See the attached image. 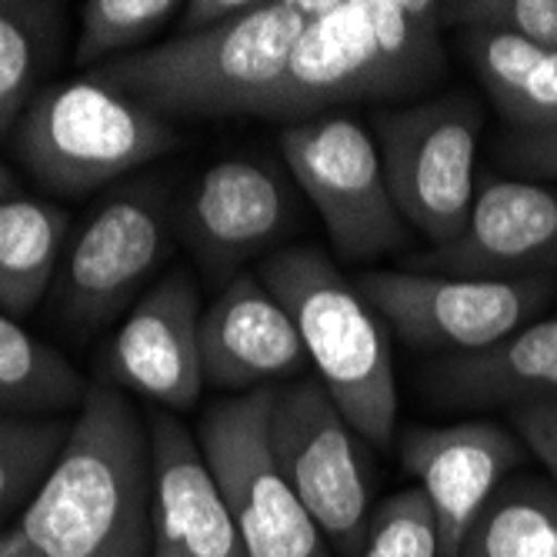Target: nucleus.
Returning <instances> with one entry per match:
<instances>
[{
  "mask_svg": "<svg viewBox=\"0 0 557 557\" xmlns=\"http://www.w3.org/2000/svg\"><path fill=\"white\" fill-rule=\"evenodd\" d=\"M511 424L521 444L547 468L557 487V400H528L511 408Z\"/></svg>",
  "mask_w": 557,
  "mask_h": 557,
  "instance_id": "29",
  "label": "nucleus"
},
{
  "mask_svg": "<svg viewBox=\"0 0 557 557\" xmlns=\"http://www.w3.org/2000/svg\"><path fill=\"white\" fill-rule=\"evenodd\" d=\"M171 194L140 177L100 200L71 240L54 281L61 318L77 331L111 324L154 271L171 244Z\"/></svg>",
  "mask_w": 557,
  "mask_h": 557,
  "instance_id": "11",
  "label": "nucleus"
},
{
  "mask_svg": "<svg viewBox=\"0 0 557 557\" xmlns=\"http://www.w3.org/2000/svg\"><path fill=\"white\" fill-rule=\"evenodd\" d=\"M461 557H557V487L518 474L504 481L471 524Z\"/></svg>",
  "mask_w": 557,
  "mask_h": 557,
  "instance_id": "23",
  "label": "nucleus"
},
{
  "mask_svg": "<svg viewBox=\"0 0 557 557\" xmlns=\"http://www.w3.org/2000/svg\"><path fill=\"white\" fill-rule=\"evenodd\" d=\"M17 190V184H14V174L4 168V164H0V200H4V197H11Z\"/></svg>",
  "mask_w": 557,
  "mask_h": 557,
  "instance_id": "31",
  "label": "nucleus"
},
{
  "mask_svg": "<svg viewBox=\"0 0 557 557\" xmlns=\"http://www.w3.org/2000/svg\"><path fill=\"white\" fill-rule=\"evenodd\" d=\"M64 34V8L47 0H0V140H11L44 90Z\"/></svg>",
  "mask_w": 557,
  "mask_h": 557,
  "instance_id": "21",
  "label": "nucleus"
},
{
  "mask_svg": "<svg viewBox=\"0 0 557 557\" xmlns=\"http://www.w3.org/2000/svg\"><path fill=\"white\" fill-rule=\"evenodd\" d=\"M304 27L308 14L300 0H264L218 30L168 37L94 67L87 77L134 97L164 121L255 117Z\"/></svg>",
  "mask_w": 557,
  "mask_h": 557,
  "instance_id": "3",
  "label": "nucleus"
},
{
  "mask_svg": "<svg viewBox=\"0 0 557 557\" xmlns=\"http://www.w3.org/2000/svg\"><path fill=\"white\" fill-rule=\"evenodd\" d=\"M71 434L67 421H27L0 414V534L34 500Z\"/></svg>",
  "mask_w": 557,
  "mask_h": 557,
  "instance_id": "25",
  "label": "nucleus"
},
{
  "mask_svg": "<svg viewBox=\"0 0 557 557\" xmlns=\"http://www.w3.org/2000/svg\"><path fill=\"white\" fill-rule=\"evenodd\" d=\"M458 47L508 131L557 127V50L484 27H461Z\"/></svg>",
  "mask_w": 557,
  "mask_h": 557,
  "instance_id": "19",
  "label": "nucleus"
},
{
  "mask_svg": "<svg viewBox=\"0 0 557 557\" xmlns=\"http://www.w3.org/2000/svg\"><path fill=\"white\" fill-rule=\"evenodd\" d=\"M411 268L447 277L557 281V190L524 177H484L465 231L411 258Z\"/></svg>",
  "mask_w": 557,
  "mask_h": 557,
  "instance_id": "13",
  "label": "nucleus"
},
{
  "mask_svg": "<svg viewBox=\"0 0 557 557\" xmlns=\"http://www.w3.org/2000/svg\"><path fill=\"white\" fill-rule=\"evenodd\" d=\"M308 364L300 331L261 274H237L200 314L205 384L250 394Z\"/></svg>",
  "mask_w": 557,
  "mask_h": 557,
  "instance_id": "16",
  "label": "nucleus"
},
{
  "mask_svg": "<svg viewBox=\"0 0 557 557\" xmlns=\"http://www.w3.org/2000/svg\"><path fill=\"white\" fill-rule=\"evenodd\" d=\"M290 218L287 181L264 161L231 158L197 174L174 221L208 277L227 284L244 261L287 234Z\"/></svg>",
  "mask_w": 557,
  "mask_h": 557,
  "instance_id": "14",
  "label": "nucleus"
},
{
  "mask_svg": "<svg viewBox=\"0 0 557 557\" xmlns=\"http://www.w3.org/2000/svg\"><path fill=\"white\" fill-rule=\"evenodd\" d=\"M294 54L255 117L308 121L347 104L408 100L447 74L441 4L434 0H300Z\"/></svg>",
  "mask_w": 557,
  "mask_h": 557,
  "instance_id": "2",
  "label": "nucleus"
},
{
  "mask_svg": "<svg viewBox=\"0 0 557 557\" xmlns=\"http://www.w3.org/2000/svg\"><path fill=\"white\" fill-rule=\"evenodd\" d=\"M258 0H187L181 11V24L174 37H190V34H205V30H218L231 21H237L240 14H247Z\"/></svg>",
  "mask_w": 557,
  "mask_h": 557,
  "instance_id": "30",
  "label": "nucleus"
},
{
  "mask_svg": "<svg viewBox=\"0 0 557 557\" xmlns=\"http://www.w3.org/2000/svg\"><path fill=\"white\" fill-rule=\"evenodd\" d=\"M200 294L184 271L150 287L97 358V384L190 411L200 387Z\"/></svg>",
  "mask_w": 557,
  "mask_h": 557,
  "instance_id": "12",
  "label": "nucleus"
},
{
  "mask_svg": "<svg viewBox=\"0 0 557 557\" xmlns=\"http://www.w3.org/2000/svg\"><path fill=\"white\" fill-rule=\"evenodd\" d=\"M444 27H484L557 50V0H450L441 4Z\"/></svg>",
  "mask_w": 557,
  "mask_h": 557,
  "instance_id": "27",
  "label": "nucleus"
},
{
  "mask_svg": "<svg viewBox=\"0 0 557 557\" xmlns=\"http://www.w3.org/2000/svg\"><path fill=\"white\" fill-rule=\"evenodd\" d=\"M281 154L318 208L341 258L368 261L411 244V227L387 190L377 140L361 121L331 111L287 124Z\"/></svg>",
  "mask_w": 557,
  "mask_h": 557,
  "instance_id": "8",
  "label": "nucleus"
},
{
  "mask_svg": "<svg viewBox=\"0 0 557 557\" xmlns=\"http://www.w3.org/2000/svg\"><path fill=\"white\" fill-rule=\"evenodd\" d=\"M397 454L404 471L421 481L418 487L434 511L441 557H461V544L491 494L524 465L521 437L487 421L404 428Z\"/></svg>",
  "mask_w": 557,
  "mask_h": 557,
  "instance_id": "15",
  "label": "nucleus"
},
{
  "mask_svg": "<svg viewBox=\"0 0 557 557\" xmlns=\"http://www.w3.org/2000/svg\"><path fill=\"white\" fill-rule=\"evenodd\" d=\"M421 387L441 408L461 411L557 400V318L531 321L487 350L431 361L421 371Z\"/></svg>",
  "mask_w": 557,
  "mask_h": 557,
  "instance_id": "18",
  "label": "nucleus"
},
{
  "mask_svg": "<svg viewBox=\"0 0 557 557\" xmlns=\"http://www.w3.org/2000/svg\"><path fill=\"white\" fill-rule=\"evenodd\" d=\"M354 287L377 318L418 350L474 354L508 341L557 297L554 277H447L421 271H368Z\"/></svg>",
  "mask_w": 557,
  "mask_h": 557,
  "instance_id": "10",
  "label": "nucleus"
},
{
  "mask_svg": "<svg viewBox=\"0 0 557 557\" xmlns=\"http://www.w3.org/2000/svg\"><path fill=\"white\" fill-rule=\"evenodd\" d=\"M354 557H441L434 511L421 487L384 497Z\"/></svg>",
  "mask_w": 557,
  "mask_h": 557,
  "instance_id": "26",
  "label": "nucleus"
},
{
  "mask_svg": "<svg viewBox=\"0 0 557 557\" xmlns=\"http://www.w3.org/2000/svg\"><path fill=\"white\" fill-rule=\"evenodd\" d=\"M71 231L64 208L14 190L0 200V311L30 314L58 281L61 250Z\"/></svg>",
  "mask_w": 557,
  "mask_h": 557,
  "instance_id": "20",
  "label": "nucleus"
},
{
  "mask_svg": "<svg viewBox=\"0 0 557 557\" xmlns=\"http://www.w3.org/2000/svg\"><path fill=\"white\" fill-rule=\"evenodd\" d=\"M271 408L274 387H261L218 400L197 428V444L237 524L244 557H334L274 458Z\"/></svg>",
  "mask_w": 557,
  "mask_h": 557,
  "instance_id": "7",
  "label": "nucleus"
},
{
  "mask_svg": "<svg viewBox=\"0 0 557 557\" xmlns=\"http://www.w3.org/2000/svg\"><path fill=\"white\" fill-rule=\"evenodd\" d=\"M354 431L318 377L274 387V458L337 557H354L374 515V481Z\"/></svg>",
  "mask_w": 557,
  "mask_h": 557,
  "instance_id": "9",
  "label": "nucleus"
},
{
  "mask_svg": "<svg viewBox=\"0 0 557 557\" xmlns=\"http://www.w3.org/2000/svg\"><path fill=\"white\" fill-rule=\"evenodd\" d=\"M150 508L147 421L121 391L90 384L47 481L0 534V557H150Z\"/></svg>",
  "mask_w": 557,
  "mask_h": 557,
  "instance_id": "1",
  "label": "nucleus"
},
{
  "mask_svg": "<svg viewBox=\"0 0 557 557\" xmlns=\"http://www.w3.org/2000/svg\"><path fill=\"white\" fill-rule=\"evenodd\" d=\"M177 144L171 121L87 74L44 87L11 134L21 168L58 197L90 194Z\"/></svg>",
  "mask_w": 557,
  "mask_h": 557,
  "instance_id": "5",
  "label": "nucleus"
},
{
  "mask_svg": "<svg viewBox=\"0 0 557 557\" xmlns=\"http://www.w3.org/2000/svg\"><path fill=\"white\" fill-rule=\"evenodd\" d=\"M154 508L150 557H244L237 524L197 437L168 411H147Z\"/></svg>",
  "mask_w": 557,
  "mask_h": 557,
  "instance_id": "17",
  "label": "nucleus"
},
{
  "mask_svg": "<svg viewBox=\"0 0 557 557\" xmlns=\"http://www.w3.org/2000/svg\"><path fill=\"white\" fill-rule=\"evenodd\" d=\"M184 4L177 0H87L81 8V34L74 64L87 71L147 50Z\"/></svg>",
  "mask_w": 557,
  "mask_h": 557,
  "instance_id": "24",
  "label": "nucleus"
},
{
  "mask_svg": "<svg viewBox=\"0 0 557 557\" xmlns=\"http://www.w3.org/2000/svg\"><path fill=\"white\" fill-rule=\"evenodd\" d=\"M87 391L90 384L61 350L0 311V414L44 421V414L81 408Z\"/></svg>",
  "mask_w": 557,
  "mask_h": 557,
  "instance_id": "22",
  "label": "nucleus"
},
{
  "mask_svg": "<svg viewBox=\"0 0 557 557\" xmlns=\"http://www.w3.org/2000/svg\"><path fill=\"white\" fill-rule=\"evenodd\" d=\"M261 281L300 331L318 381L344 421L387 450L397 431V381L387 324L318 247L274 250Z\"/></svg>",
  "mask_w": 557,
  "mask_h": 557,
  "instance_id": "4",
  "label": "nucleus"
},
{
  "mask_svg": "<svg viewBox=\"0 0 557 557\" xmlns=\"http://www.w3.org/2000/svg\"><path fill=\"white\" fill-rule=\"evenodd\" d=\"M484 111L471 94H437L374 114L387 190L408 227L434 247L454 240L478 197Z\"/></svg>",
  "mask_w": 557,
  "mask_h": 557,
  "instance_id": "6",
  "label": "nucleus"
},
{
  "mask_svg": "<svg viewBox=\"0 0 557 557\" xmlns=\"http://www.w3.org/2000/svg\"><path fill=\"white\" fill-rule=\"evenodd\" d=\"M497 161L524 181H557V127L537 134L504 131L497 140Z\"/></svg>",
  "mask_w": 557,
  "mask_h": 557,
  "instance_id": "28",
  "label": "nucleus"
}]
</instances>
